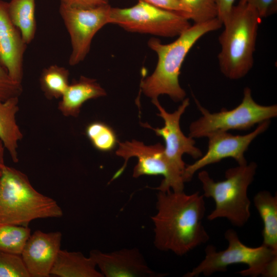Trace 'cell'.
<instances>
[{
  "instance_id": "obj_1",
  "label": "cell",
  "mask_w": 277,
  "mask_h": 277,
  "mask_svg": "<svg viewBox=\"0 0 277 277\" xmlns=\"http://www.w3.org/2000/svg\"><path fill=\"white\" fill-rule=\"evenodd\" d=\"M157 212L151 217L156 248L182 256L209 239L203 223L206 207L199 191H159Z\"/></svg>"
},
{
  "instance_id": "obj_2",
  "label": "cell",
  "mask_w": 277,
  "mask_h": 277,
  "mask_svg": "<svg viewBox=\"0 0 277 277\" xmlns=\"http://www.w3.org/2000/svg\"><path fill=\"white\" fill-rule=\"evenodd\" d=\"M222 26L218 18L194 24L175 41L167 44H162L158 38H151L148 45L156 53L158 60L153 72L141 81L140 87L144 94L152 100L166 94L175 102L183 101L186 93L180 85L179 77L187 54L201 37Z\"/></svg>"
},
{
  "instance_id": "obj_3",
  "label": "cell",
  "mask_w": 277,
  "mask_h": 277,
  "mask_svg": "<svg viewBox=\"0 0 277 277\" xmlns=\"http://www.w3.org/2000/svg\"><path fill=\"white\" fill-rule=\"evenodd\" d=\"M261 18L251 7L241 1L233 6L223 21L224 29L219 37L220 70L230 80L244 77L253 65V54Z\"/></svg>"
},
{
  "instance_id": "obj_4",
  "label": "cell",
  "mask_w": 277,
  "mask_h": 277,
  "mask_svg": "<svg viewBox=\"0 0 277 277\" xmlns=\"http://www.w3.org/2000/svg\"><path fill=\"white\" fill-rule=\"evenodd\" d=\"M63 212L53 199L38 192L27 176L5 166L0 174V225L28 227L38 219L59 218Z\"/></svg>"
},
{
  "instance_id": "obj_5",
  "label": "cell",
  "mask_w": 277,
  "mask_h": 277,
  "mask_svg": "<svg viewBox=\"0 0 277 277\" xmlns=\"http://www.w3.org/2000/svg\"><path fill=\"white\" fill-rule=\"evenodd\" d=\"M256 168L254 162L239 165L227 169L225 179L217 182L214 181L205 170L199 173L203 195L212 198L215 203V209L207 216L209 221L226 218L239 227L246 224L251 215V202L247 191L254 180Z\"/></svg>"
},
{
  "instance_id": "obj_6",
  "label": "cell",
  "mask_w": 277,
  "mask_h": 277,
  "mask_svg": "<svg viewBox=\"0 0 277 277\" xmlns=\"http://www.w3.org/2000/svg\"><path fill=\"white\" fill-rule=\"evenodd\" d=\"M228 246L223 250L217 251L211 245L205 249V258L184 277H196L201 274L210 276L217 272L227 271L228 266L236 264L247 265L246 269L238 273L242 276L276 277L277 275V251L262 245L250 247L244 244L233 229L225 233Z\"/></svg>"
},
{
  "instance_id": "obj_7",
  "label": "cell",
  "mask_w": 277,
  "mask_h": 277,
  "mask_svg": "<svg viewBox=\"0 0 277 277\" xmlns=\"http://www.w3.org/2000/svg\"><path fill=\"white\" fill-rule=\"evenodd\" d=\"M194 100L202 116L189 126V136L193 138L207 137L214 132L230 130H247L277 115L276 105L265 106L258 104L248 87L244 89L241 103L231 110L223 108L218 112L211 113L195 97Z\"/></svg>"
},
{
  "instance_id": "obj_8",
  "label": "cell",
  "mask_w": 277,
  "mask_h": 277,
  "mask_svg": "<svg viewBox=\"0 0 277 277\" xmlns=\"http://www.w3.org/2000/svg\"><path fill=\"white\" fill-rule=\"evenodd\" d=\"M109 24L129 32L169 37L180 35L191 26L177 12L142 1L129 8L111 7Z\"/></svg>"
},
{
  "instance_id": "obj_9",
  "label": "cell",
  "mask_w": 277,
  "mask_h": 277,
  "mask_svg": "<svg viewBox=\"0 0 277 277\" xmlns=\"http://www.w3.org/2000/svg\"><path fill=\"white\" fill-rule=\"evenodd\" d=\"M164 150V146L160 143L150 146H146L135 140L119 143L116 154L123 157L125 163L114 175L112 180L122 173L129 159L135 156L138 162L133 169L134 177L144 175H162L164 178L157 188L159 191H184L185 182L183 179V173L170 163L165 155Z\"/></svg>"
},
{
  "instance_id": "obj_10",
  "label": "cell",
  "mask_w": 277,
  "mask_h": 277,
  "mask_svg": "<svg viewBox=\"0 0 277 277\" xmlns=\"http://www.w3.org/2000/svg\"><path fill=\"white\" fill-rule=\"evenodd\" d=\"M111 8L109 4L79 8L61 3L59 12L71 41L70 66L76 65L85 60L95 34L109 24Z\"/></svg>"
},
{
  "instance_id": "obj_11",
  "label": "cell",
  "mask_w": 277,
  "mask_h": 277,
  "mask_svg": "<svg viewBox=\"0 0 277 277\" xmlns=\"http://www.w3.org/2000/svg\"><path fill=\"white\" fill-rule=\"evenodd\" d=\"M270 120L258 124L253 131L245 135H233L228 132H216L209 135L206 153L192 164L186 165L183 174L184 182L190 181L194 173L207 165L231 157L239 165L247 164L244 156L251 142L269 126Z\"/></svg>"
},
{
  "instance_id": "obj_12",
  "label": "cell",
  "mask_w": 277,
  "mask_h": 277,
  "mask_svg": "<svg viewBox=\"0 0 277 277\" xmlns=\"http://www.w3.org/2000/svg\"><path fill=\"white\" fill-rule=\"evenodd\" d=\"M152 103L159 111L157 115L162 118L164 126L160 128H154L147 124L144 126L152 129L155 134L164 139L165 146V154L168 161L183 174L186 164L182 155L187 153L195 159L203 155L201 150L195 147L194 138L185 136L180 125L181 117L189 105V99L185 98L178 108L172 113H169L161 106L158 99L152 100Z\"/></svg>"
},
{
  "instance_id": "obj_13",
  "label": "cell",
  "mask_w": 277,
  "mask_h": 277,
  "mask_svg": "<svg viewBox=\"0 0 277 277\" xmlns=\"http://www.w3.org/2000/svg\"><path fill=\"white\" fill-rule=\"evenodd\" d=\"M89 256L106 277H159L137 248H124L110 252L92 250Z\"/></svg>"
},
{
  "instance_id": "obj_14",
  "label": "cell",
  "mask_w": 277,
  "mask_h": 277,
  "mask_svg": "<svg viewBox=\"0 0 277 277\" xmlns=\"http://www.w3.org/2000/svg\"><path fill=\"white\" fill-rule=\"evenodd\" d=\"M60 231L44 232L37 230L31 234L21 255L31 277H48L61 249Z\"/></svg>"
},
{
  "instance_id": "obj_15",
  "label": "cell",
  "mask_w": 277,
  "mask_h": 277,
  "mask_svg": "<svg viewBox=\"0 0 277 277\" xmlns=\"http://www.w3.org/2000/svg\"><path fill=\"white\" fill-rule=\"evenodd\" d=\"M27 44L11 21L8 3L0 0V60L12 80L22 83Z\"/></svg>"
},
{
  "instance_id": "obj_16",
  "label": "cell",
  "mask_w": 277,
  "mask_h": 277,
  "mask_svg": "<svg viewBox=\"0 0 277 277\" xmlns=\"http://www.w3.org/2000/svg\"><path fill=\"white\" fill-rule=\"evenodd\" d=\"M106 95V91L95 80L81 76L69 85L61 97L58 109L64 116L77 117L84 103Z\"/></svg>"
},
{
  "instance_id": "obj_17",
  "label": "cell",
  "mask_w": 277,
  "mask_h": 277,
  "mask_svg": "<svg viewBox=\"0 0 277 277\" xmlns=\"http://www.w3.org/2000/svg\"><path fill=\"white\" fill-rule=\"evenodd\" d=\"M93 259L79 251H59L50 274L60 277H103Z\"/></svg>"
},
{
  "instance_id": "obj_18",
  "label": "cell",
  "mask_w": 277,
  "mask_h": 277,
  "mask_svg": "<svg viewBox=\"0 0 277 277\" xmlns=\"http://www.w3.org/2000/svg\"><path fill=\"white\" fill-rule=\"evenodd\" d=\"M18 97L0 100V140L14 163L18 161V143L23 134L17 124L16 114L19 110Z\"/></svg>"
},
{
  "instance_id": "obj_19",
  "label": "cell",
  "mask_w": 277,
  "mask_h": 277,
  "mask_svg": "<svg viewBox=\"0 0 277 277\" xmlns=\"http://www.w3.org/2000/svg\"><path fill=\"white\" fill-rule=\"evenodd\" d=\"M253 203L263 223L262 245L277 251V196L260 191L254 196Z\"/></svg>"
},
{
  "instance_id": "obj_20",
  "label": "cell",
  "mask_w": 277,
  "mask_h": 277,
  "mask_svg": "<svg viewBox=\"0 0 277 277\" xmlns=\"http://www.w3.org/2000/svg\"><path fill=\"white\" fill-rule=\"evenodd\" d=\"M8 9L11 21L19 30L25 42L30 44L36 30L35 0H11Z\"/></svg>"
},
{
  "instance_id": "obj_21",
  "label": "cell",
  "mask_w": 277,
  "mask_h": 277,
  "mask_svg": "<svg viewBox=\"0 0 277 277\" xmlns=\"http://www.w3.org/2000/svg\"><path fill=\"white\" fill-rule=\"evenodd\" d=\"M69 72L66 68L52 65L44 68L39 77L40 86L49 99L61 98L69 83Z\"/></svg>"
},
{
  "instance_id": "obj_22",
  "label": "cell",
  "mask_w": 277,
  "mask_h": 277,
  "mask_svg": "<svg viewBox=\"0 0 277 277\" xmlns=\"http://www.w3.org/2000/svg\"><path fill=\"white\" fill-rule=\"evenodd\" d=\"M180 13L194 24L217 18L215 0H180Z\"/></svg>"
},
{
  "instance_id": "obj_23",
  "label": "cell",
  "mask_w": 277,
  "mask_h": 277,
  "mask_svg": "<svg viewBox=\"0 0 277 277\" xmlns=\"http://www.w3.org/2000/svg\"><path fill=\"white\" fill-rule=\"evenodd\" d=\"M31 234L29 227L0 225V250L21 254Z\"/></svg>"
},
{
  "instance_id": "obj_24",
  "label": "cell",
  "mask_w": 277,
  "mask_h": 277,
  "mask_svg": "<svg viewBox=\"0 0 277 277\" xmlns=\"http://www.w3.org/2000/svg\"><path fill=\"white\" fill-rule=\"evenodd\" d=\"M85 134L92 146L101 151H111L117 143L113 130L103 122H94L88 124Z\"/></svg>"
},
{
  "instance_id": "obj_25",
  "label": "cell",
  "mask_w": 277,
  "mask_h": 277,
  "mask_svg": "<svg viewBox=\"0 0 277 277\" xmlns=\"http://www.w3.org/2000/svg\"><path fill=\"white\" fill-rule=\"evenodd\" d=\"M0 277H30L21 254L0 250Z\"/></svg>"
},
{
  "instance_id": "obj_26",
  "label": "cell",
  "mask_w": 277,
  "mask_h": 277,
  "mask_svg": "<svg viewBox=\"0 0 277 277\" xmlns=\"http://www.w3.org/2000/svg\"><path fill=\"white\" fill-rule=\"evenodd\" d=\"M23 92L22 83L14 82L0 60V100L5 101L13 97H19Z\"/></svg>"
},
{
  "instance_id": "obj_27",
  "label": "cell",
  "mask_w": 277,
  "mask_h": 277,
  "mask_svg": "<svg viewBox=\"0 0 277 277\" xmlns=\"http://www.w3.org/2000/svg\"><path fill=\"white\" fill-rule=\"evenodd\" d=\"M253 8L260 17H268L277 11V0H240Z\"/></svg>"
},
{
  "instance_id": "obj_28",
  "label": "cell",
  "mask_w": 277,
  "mask_h": 277,
  "mask_svg": "<svg viewBox=\"0 0 277 277\" xmlns=\"http://www.w3.org/2000/svg\"><path fill=\"white\" fill-rule=\"evenodd\" d=\"M64 5L79 8H91L109 4L108 0H60Z\"/></svg>"
},
{
  "instance_id": "obj_29",
  "label": "cell",
  "mask_w": 277,
  "mask_h": 277,
  "mask_svg": "<svg viewBox=\"0 0 277 277\" xmlns=\"http://www.w3.org/2000/svg\"><path fill=\"white\" fill-rule=\"evenodd\" d=\"M180 13V0H138Z\"/></svg>"
},
{
  "instance_id": "obj_30",
  "label": "cell",
  "mask_w": 277,
  "mask_h": 277,
  "mask_svg": "<svg viewBox=\"0 0 277 277\" xmlns=\"http://www.w3.org/2000/svg\"><path fill=\"white\" fill-rule=\"evenodd\" d=\"M235 1L215 0L218 12L217 18L222 23L231 11Z\"/></svg>"
},
{
  "instance_id": "obj_31",
  "label": "cell",
  "mask_w": 277,
  "mask_h": 277,
  "mask_svg": "<svg viewBox=\"0 0 277 277\" xmlns=\"http://www.w3.org/2000/svg\"><path fill=\"white\" fill-rule=\"evenodd\" d=\"M4 149L5 147L4 144L0 140V174L2 168L5 166L4 159Z\"/></svg>"
}]
</instances>
